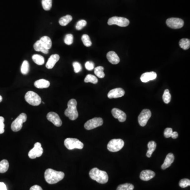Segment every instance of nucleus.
Segmentation results:
<instances>
[{"label":"nucleus","mask_w":190,"mask_h":190,"mask_svg":"<svg viewBox=\"0 0 190 190\" xmlns=\"http://www.w3.org/2000/svg\"><path fill=\"white\" fill-rule=\"evenodd\" d=\"M65 177V173L62 172L57 171L51 168L46 170L44 173V178L48 183L53 184L58 183Z\"/></svg>","instance_id":"obj_1"},{"label":"nucleus","mask_w":190,"mask_h":190,"mask_svg":"<svg viewBox=\"0 0 190 190\" xmlns=\"http://www.w3.org/2000/svg\"><path fill=\"white\" fill-rule=\"evenodd\" d=\"M89 176L92 180H95L100 184H105L108 181V176L107 172L101 171L95 168L89 172Z\"/></svg>","instance_id":"obj_2"},{"label":"nucleus","mask_w":190,"mask_h":190,"mask_svg":"<svg viewBox=\"0 0 190 190\" xmlns=\"http://www.w3.org/2000/svg\"><path fill=\"white\" fill-rule=\"evenodd\" d=\"M77 102L75 99H71L68 102V108L66 109L65 115L71 121L76 120L78 117V112L77 109Z\"/></svg>","instance_id":"obj_3"},{"label":"nucleus","mask_w":190,"mask_h":190,"mask_svg":"<svg viewBox=\"0 0 190 190\" xmlns=\"http://www.w3.org/2000/svg\"><path fill=\"white\" fill-rule=\"evenodd\" d=\"M25 100L30 105L34 106H39L42 102L41 97H40L37 93L32 91H29L26 93L25 95Z\"/></svg>","instance_id":"obj_4"},{"label":"nucleus","mask_w":190,"mask_h":190,"mask_svg":"<svg viewBox=\"0 0 190 190\" xmlns=\"http://www.w3.org/2000/svg\"><path fill=\"white\" fill-rule=\"evenodd\" d=\"M64 144L67 148L69 150L77 149H82L83 148V144L79 139L73 138H67L65 139Z\"/></svg>","instance_id":"obj_5"},{"label":"nucleus","mask_w":190,"mask_h":190,"mask_svg":"<svg viewBox=\"0 0 190 190\" xmlns=\"http://www.w3.org/2000/svg\"><path fill=\"white\" fill-rule=\"evenodd\" d=\"M27 119V115L24 113H21L11 124V129L12 131L17 132L20 131L22 128L23 122H26Z\"/></svg>","instance_id":"obj_6"},{"label":"nucleus","mask_w":190,"mask_h":190,"mask_svg":"<svg viewBox=\"0 0 190 190\" xmlns=\"http://www.w3.org/2000/svg\"><path fill=\"white\" fill-rule=\"evenodd\" d=\"M124 146V142L122 139L110 140L107 145V149L112 152H117L122 149Z\"/></svg>","instance_id":"obj_7"},{"label":"nucleus","mask_w":190,"mask_h":190,"mask_svg":"<svg viewBox=\"0 0 190 190\" xmlns=\"http://www.w3.org/2000/svg\"><path fill=\"white\" fill-rule=\"evenodd\" d=\"M108 24L109 26L112 25H117L121 27H126L129 25V21L125 18L118 17H113L110 18L108 21Z\"/></svg>","instance_id":"obj_8"},{"label":"nucleus","mask_w":190,"mask_h":190,"mask_svg":"<svg viewBox=\"0 0 190 190\" xmlns=\"http://www.w3.org/2000/svg\"><path fill=\"white\" fill-rule=\"evenodd\" d=\"M103 123V120L102 118L95 117L87 121L85 123L84 127L87 130H92L102 126Z\"/></svg>","instance_id":"obj_9"},{"label":"nucleus","mask_w":190,"mask_h":190,"mask_svg":"<svg viewBox=\"0 0 190 190\" xmlns=\"http://www.w3.org/2000/svg\"><path fill=\"white\" fill-rule=\"evenodd\" d=\"M43 149L41 146V143L36 142L34 144V148L31 149L28 153V156L31 159H35L36 158H39L42 155Z\"/></svg>","instance_id":"obj_10"},{"label":"nucleus","mask_w":190,"mask_h":190,"mask_svg":"<svg viewBox=\"0 0 190 190\" xmlns=\"http://www.w3.org/2000/svg\"><path fill=\"white\" fill-rule=\"evenodd\" d=\"M152 116L151 112L148 109H145L141 112L138 117V121L139 125L144 127L146 125L148 121Z\"/></svg>","instance_id":"obj_11"},{"label":"nucleus","mask_w":190,"mask_h":190,"mask_svg":"<svg viewBox=\"0 0 190 190\" xmlns=\"http://www.w3.org/2000/svg\"><path fill=\"white\" fill-rule=\"evenodd\" d=\"M166 23L168 27L172 29H180L184 26V21L182 19L176 18H172L168 19L166 21Z\"/></svg>","instance_id":"obj_12"},{"label":"nucleus","mask_w":190,"mask_h":190,"mask_svg":"<svg viewBox=\"0 0 190 190\" xmlns=\"http://www.w3.org/2000/svg\"><path fill=\"white\" fill-rule=\"evenodd\" d=\"M47 118L48 121L51 122L54 125L56 126L57 127H60L62 124L59 116L56 112H49L47 115Z\"/></svg>","instance_id":"obj_13"},{"label":"nucleus","mask_w":190,"mask_h":190,"mask_svg":"<svg viewBox=\"0 0 190 190\" xmlns=\"http://www.w3.org/2000/svg\"><path fill=\"white\" fill-rule=\"evenodd\" d=\"M125 95V91L121 88H117L110 90L107 95L109 98H117L122 97Z\"/></svg>","instance_id":"obj_14"},{"label":"nucleus","mask_w":190,"mask_h":190,"mask_svg":"<svg viewBox=\"0 0 190 190\" xmlns=\"http://www.w3.org/2000/svg\"><path fill=\"white\" fill-rule=\"evenodd\" d=\"M112 113L114 118L118 119L120 122H124L126 119V115L125 113L119 109L116 108L112 109Z\"/></svg>","instance_id":"obj_15"},{"label":"nucleus","mask_w":190,"mask_h":190,"mask_svg":"<svg viewBox=\"0 0 190 190\" xmlns=\"http://www.w3.org/2000/svg\"><path fill=\"white\" fill-rule=\"evenodd\" d=\"M155 176V173L154 172L152 171L151 170H144L141 172L140 174V178L142 181H148L149 180H151L153 178H154Z\"/></svg>","instance_id":"obj_16"},{"label":"nucleus","mask_w":190,"mask_h":190,"mask_svg":"<svg viewBox=\"0 0 190 190\" xmlns=\"http://www.w3.org/2000/svg\"><path fill=\"white\" fill-rule=\"evenodd\" d=\"M59 59L60 56L58 54H54L51 55L46 63V68L49 69H52L54 67V65L59 61Z\"/></svg>","instance_id":"obj_17"},{"label":"nucleus","mask_w":190,"mask_h":190,"mask_svg":"<svg viewBox=\"0 0 190 190\" xmlns=\"http://www.w3.org/2000/svg\"><path fill=\"white\" fill-rule=\"evenodd\" d=\"M157 74L156 72L152 71L145 72L142 75L141 77V80L142 82H148L151 80H154L156 78Z\"/></svg>","instance_id":"obj_18"},{"label":"nucleus","mask_w":190,"mask_h":190,"mask_svg":"<svg viewBox=\"0 0 190 190\" xmlns=\"http://www.w3.org/2000/svg\"><path fill=\"white\" fill-rule=\"evenodd\" d=\"M175 158L174 155L172 153H168L166 156V158L165 159L164 162L163 164L162 165L161 168L162 170H165L167 168H169L172 164L173 163L174 161Z\"/></svg>","instance_id":"obj_19"},{"label":"nucleus","mask_w":190,"mask_h":190,"mask_svg":"<svg viewBox=\"0 0 190 190\" xmlns=\"http://www.w3.org/2000/svg\"><path fill=\"white\" fill-rule=\"evenodd\" d=\"M107 58L109 62L113 65H117L120 61L119 57L114 51H109L107 53Z\"/></svg>","instance_id":"obj_20"},{"label":"nucleus","mask_w":190,"mask_h":190,"mask_svg":"<svg viewBox=\"0 0 190 190\" xmlns=\"http://www.w3.org/2000/svg\"><path fill=\"white\" fill-rule=\"evenodd\" d=\"M50 83L48 80H46L44 79H39L35 82L34 86L36 88L39 89L47 88L50 86Z\"/></svg>","instance_id":"obj_21"},{"label":"nucleus","mask_w":190,"mask_h":190,"mask_svg":"<svg viewBox=\"0 0 190 190\" xmlns=\"http://www.w3.org/2000/svg\"><path fill=\"white\" fill-rule=\"evenodd\" d=\"M39 40L41 44L47 49L49 50L52 47V41L51 39L48 36H43Z\"/></svg>","instance_id":"obj_22"},{"label":"nucleus","mask_w":190,"mask_h":190,"mask_svg":"<svg viewBox=\"0 0 190 190\" xmlns=\"http://www.w3.org/2000/svg\"><path fill=\"white\" fill-rule=\"evenodd\" d=\"M148 149L146 153V156L148 158H151L153 152L156 149V143L154 141H151L148 143Z\"/></svg>","instance_id":"obj_23"},{"label":"nucleus","mask_w":190,"mask_h":190,"mask_svg":"<svg viewBox=\"0 0 190 190\" xmlns=\"http://www.w3.org/2000/svg\"><path fill=\"white\" fill-rule=\"evenodd\" d=\"M34 50L37 51H41L44 54H48L49 53V50L46 49L41 44L40 40H38L33 46Z\"/></svg>","instance_id":"obj_24"},{"label":"nucleus","mask_w":190,"mask_h":190,"mask_svg":"<svg viewBox=\"0 0 190 190\" xmlns=\"http://www.w3.org/2000/svg\"><path fill=\"white\" fill-rule=\"evenodd\" d=\"M72 20V17L70 15H67L63 17L59 21L60 25L61 26H66Z\"/></svg>","instance_id":"obj_25"},{"label":"nucleus","mask_w":190,"mask_h":190,"mask_svg":"<svg viewBox=\"0 0 190 190\" xmlns=\"http://www.w3.org/2000/svg\"><path fill=\"white\" fill-rule=\"evenodd\" d=\"M9 168V162L3 160L0 162V173H4L7 172Z\"/></svg>","instance_id":"obj_26"},{"label":"nucleus","mask_w":190,"mask_h":190,"mask_svg":"<svg viewBox=\"0 0 190 190\" xmlns=\"http://www.w3.org/2000/svg\"><path fill=\"white\" fill-rule=\"evenodd\" d=\"M33 61L36 63V64L38 65H42L44 64V58L43 57L39 54H34L33 55L32 57Z\"/></svg>","instance_id":"obj_27"},{"label":"nucleus","mask_w":190,"mask_h":190,"mask_svg":"<svg viewBox=\"0 0 190 190\" xmlns=\"http://www.w3.org/2000/svg\"><path fill=\"white\" fill-rule=\"evenodd\" d=\"M179 45L183 49H188L190 47V40L188 39H182L179 42Z\"/></svg>","instance_id":"obj_28"},{"label":"nucleus","mask_w":190,"mask_h":190,"mask_svg":"<svg viewBox=\"0 0 190 190\" xmlns=\"http://www.w3.org/2000/svg\"><path fill=\"white\" fill-rule=\"evenodd\" d=\"M29 69H30V66H29V62L27 60H24L22 63V66L21 67V72L23 75H27L29 72Z\"/></svg>","instance_id":"obj_29"},{"label":"nucleus","mask_w":190,"mask_h":190,"mask_svg":"<svg viewBox=\"0 0 190 190\" xmlns=\"http://www.w3.org/2000/svg\"><path fill=\"white\" fill-rule=\"evenodd\" d=\"M104 68L103 67L98 66L95 68L94 73L99 78H103L105 77V73L104 72Z\"/></svg>","instance_id":"obj_30"},{"label":"nucleus","mask_w":190,"mask_h":190,"mask_svg":"<svg viewBox=\"0 0 190 190\" xmlns=\"http://www.w3.org/2000/svg\"><path fill=\"white\" fill-rule=\"evenodd\" d=\"M52 5V0H42V5L44 10L49 11Z\"/></svg>","instance_id":"obj_31"},{"label":"nucleus","mask_w":190,"mask_h":190,"mask_svg":"<svg viewBox=\"0 0 190 190\" xmlns=\"http://www.w3.org/2000/svg\"><path fill=\"white\" fill-rule=\"evenodd\" d=\"M85 82H91V83H93V84H96L98 82V79L97 77L92 75H88L86 77L85 80Z\"/></svg>","instance_id":"obj_32"},{"label":"nucleus","mask_w":190,"mask_h":190,"mask_svg":"<svg viewBox=\"0 0 190 190\" xmlns=\"http://www.w3.org/2000/svg\"><path fill=\"white\" fill-rule=\"evenodd\" d=\"M134 185L130 183H125L119 185L116 190H133Z\"/></svg>","instance_id":"obj_33"},{"label":"nucleus","mask_w":190,"mask_h":190,"mask_svg":"<svg viewBox=\"0 0 190 190\" xmlns=\"http://www.w3.org/2000/svg\"><path fill=\"white\" fill-rule=\"evenodd\" d=\"M163 100L165 104H168L171 99V95L168 89H165L163 93Z\"/></svg>","instance_id":"obj_34"},{"label":"nucleus","mask_w":190,"mask_h":190,"mask_svg":"<svg viewBox=\"0 0 190 190\" xmlns=\"http://www.w3.org/2000/svg\"><path fill=\"white\" fill-rule=\"evenodd\" d=\"M82 41L83 42V44L86 47H89L92 46V42L90 40V37L87 34H83L82 37Z\"/></svg>","instance_id":"obj_35"},{"label":"nucleus","mask_w":190,"mask_h":190,"mask_svg":"<svg viewBox=\"0 0 190 190\" xmlns=\"http://www.w3.org/2000/svg\"><path fill=\"white\" fill-rule=\"evenodd\" d=\"M179 185L181 188H187L190 185V180L188 178L182 179L179 182Z\"/></svg>","instance_id":"obj_36"},{"label":"nucleus","mask_w":190,"mask_h":190,"mask_svg":"<svg viewBox=\"0 0 190 190\" xmlns=\"http://www.w3.org/2000/svg\"><path fill=\"white\" fill-rule=\"evenodd\" d=\"M73 41V36L72 34H68L65 36L64 42L67 45H71L72 44Z\"/></svg>","instance_id":"obj_37"},{"label":"nucleus","mask_w":190,"mask_h":190,"mask_svg":"<svg viewBox=\"0 0 190 190\" xmlns=\"http://www.w3.org/2000/svg\"><path fill=\"white\" fill-rule=\"evenodd\" d=\"M86 25V21L84 20H81L77 23L76 25V29L77 30H80L85 27Z\"/></svg>","instance_id":"obj_38"},{"label":"nucleus","mask_w":190,"mask_h":190,"mask_svg":"<svg viewBox=\"0 0 190 190\" xmlns=\"http://www.w3.org/2000/svg\"><path fill=\"white\" fill-rule=\"evenodd\" d=\"M72 65H73V68H74V71L76 73H78L82 70V65H80V63L75 61L73 63Z\"/></svg>","instance_id":"obj_39"},{"label":"nucleus","mask_w":190,"mask_h":190,"mask_svg":"<svg viewBox=\"0 0 190 190\" xmlns=\"http://www.w3.org/2000/svg\"><path fill=\"white\" fill-rule=\"evenodd\" d=\"M85 67L87 70L91 71L92 70H93L95 67V65L92 61H87L85 63Z\"/></svg>","instance_id":"obj_40"},{"label":"nucleus","mask_w":190,"mask_h":190,"mask_svg":"<svg viewBox=\"0 0 190 190\" xmlns=\"http://www.w3.org/2000/svg\"><path fill=\"white\" fill-rule=\"evenodd\" d=\"M4 118L2 116H0V134H3L4 132Z\"/></svg>","instance_id":"obj_41"},{"label":"nucleus","mask_w":190,"mask_h":190,"mask_svg":"<svg viewBox=\"0 0 190 190\" xmlns=\"http://www.w3.org/2000/svg\"><path fill=\"white\" fill-rule=\"evenodd\" d=\"M173 132V129L171 128H166L165 129L164 135L166 138H169L171 137V135Z\"/></svg>","instance_id":"obj_42"},{"label":"nucleus","mask_w":190,"mask_h":190,"mask_svg":"<svg viewBox=\"0 0 190 190\" xmlns=\"http://www.w3.org/2000/svg\"><path fill=\"white\" fill-rule=\"evenodd\" d=\"M30 190H43L42 188L39 185H34L32 187H31Z\"/></svg>","instance_id":"obj_43"},{"label":"nucleus","mask_w":190,"mask_h":190,"mask_svg":"<svg viewBox=\"0 0 190 190\" xmlns=\"http://www.w3.org/2000/svg\"><path fill=\"white\" fill-rule=\"evenodd\" d=\"M0 190H7L6 185L3 182H0Z\"/></svg>","instance_id":"obj_44"},{"label":"nucleus","mask_w":190,"mask_h":190,"mask_svg":"<svg viewBox=\"0 0 190 190\" xmlns=\"http://www.w3.org/2000/svg\"><path fill=\"white\" fill-rule=\"evenodd\" d=\"M178 132H173L172 134L171 135V137L173 139H177V138H178Z\"/></svg>","instance_id":"obj_45"},{"label":"nucleus","mask_w":190,"mask_h":190,"mask_svg":"<svg viewBox=\"0 0 190 190\" xmlns=\"http://www.w3.org/2000/svg\"><path fill=\"white\" fill-rule=\"evenodd\" d=\"M2 101V97L0 95V102Z\"/></svg>","instance_id":"obj_46"}]
</instances>
